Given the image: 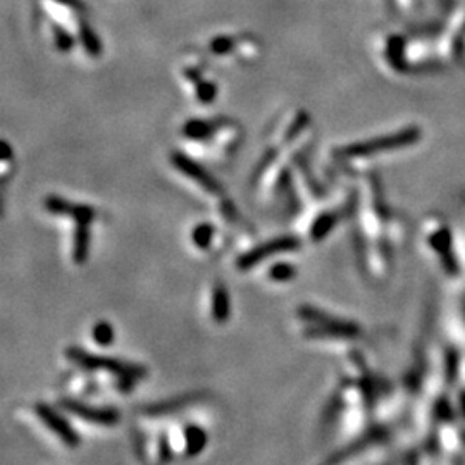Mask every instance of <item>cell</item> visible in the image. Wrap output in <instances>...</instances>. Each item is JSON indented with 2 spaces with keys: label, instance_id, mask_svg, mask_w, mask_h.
I'll list each match as a JSON object with an SVG mask.
<instances>
[{
  "label": "cell",
  "instance_id": "3",
  "mask_svg": "<svg viewBox=\"0 0 465 465\" xmlns=\"http://www.w3.org/2000/svg\"><path fill=\"white\" fill-rule=\"evenodd\" d=\"M296 319L302 326L303 336L309 340L348 341L357 340V336L362 333L359 324L353 321L338 317L309 303H303L296 309Z\"/></svg>",
  "mask_w": 465,
  "mask_h": 465
},
{
  "label": "cell",
  "instance_id": "17",
  "mask_svg": "<svg viewBox=\"0 0 465 465\" xmlns=\"http://www.w3.org/2000/svg\"><path fill=\"white\" fill-rule=\"evenodd\" d=\"M191 90H193V95L197 102H200L202 106H211L219 95V88L218 83L209 79L207 76L200 78L198 82H195L193 85H190Z\"/></svg>",
  "mask_w": 465,
  "mask_h": 465
},
{
  "label": "cell",
  "instance_id": "13",
  "mask_svg": "<svg viewBox=\"0 0 465 465\" xmlns=\"http://www.w3.org/2000/svg\"><path fill=\"white\" fill-rule=\"evenodd\" d=\"M241 38L236 35H218V37L211 38L207 44V52L212 57H234L238 59L240 55V47H241Z\"/></svg>",
  "mask_w": 465,
  "mask_h": 465
},
{
  "label": "cell",
  "instance_id": "14",
  "mask_svg": "<svg viewBox=\"0 0 465 465\" xmlns=\"http://www.w3.org/2000/svg\"><path fill=\"white\" fill-rule=\"evenodd\" d=\"M48 38H50L55 50L62 52V54L71 52L73 47L76 45V41H78L75 31H71L68 26H64V24L52 19H48Z\"/></svg>",
  "mask_w": 465,
  "mask_h": 465
},
{
  "label": "cell",
  "instance_id": "12",
  "mask_svg": "<svg viewBox=\"0 0 465 465\" xmlns=\"http://www.w3.org/2000/svg\"><path fill=\"white\" fill-rule=\"evenodd\" d=\"M209 445V435L205 429L200 426L190 424L183 429V453L184 457L191 459V457L200 455Z\"/></svg>",
  "mask_w": 465,
  "mask_h": 465
},
{
  "label": "cell",
  "instance_id": "7",
  "mask_svg": "<svg viewBox=\"0 0 465 465\" xmlns=\"http://www.w3.org/2000/svg\"><path fill=\"white\" fill-rule=\"evenodd\" d=\"M44 209L50 216L69 219L73 222V228H78V226H88V228H92V225L99 218V211L93 205L66 200V198L59 197V195H48V197H45Z\"/></svg>",
  "mask_w": 465,
  "mask_h": 465
},
{
  "label": "cell",
  "instance_id": "9",
  "mask_svg": "<svg viewBox=\"0 0 465 465\" xmlns=\"http://www.w3.org/2000/svg\"><path fill=\"white\" fill-rule=\"evenodd\" d=\"M205 398L204 393L200 391H193V393H187V395H178V397L167 398V400H160L155 401V404L146 405L145 408H142V415L145 417H152V419H162V417H169V415L178 414V412H183L187 408H190L191 405L198 404Z\"/></svg>",
  "mask_w": 465,
  "mask_h": 465
},
{
  "label": "cell",
  "instance_id": "18",
  "mask_svg": "<svg viewBox=\"0 0 465 465\" xmlns=\"http://www.w3.org/2000/svg\"><path fill=\"white\" fill-rule=\"evenodd\" d=\"M296 276V265L292 262H276L269 267L267 278L272 283H288Z\"/></svg>",
  "mask_w": 465,
  "mask_h": 465
},
{
  "label": "cell",
  "instance_id": "4",
  "mask_svg": "<svg viewBox=\"0 0 465 465\" xmlns=\"http://www.w3.org/2000/svg\"><path fill=\"white\" fill-rule=\"evenodd\" d=\"M302 247V240L295 234H281V236L271 238V240H265L262 243L254 245L252 248L245 250L240 257L236 258L234 265L238 267V271L247 272L252 271L254 267H257L262 262L269 260L272 257H278L281 254H292V252L300 250Z\"/></svg>",
  "mask_w": 465,
  "mask_h": 465
},
{
  "label": "cell",
  "instance_id": "16",
  "mask_svg": "<svg viewBox=\"0 0 465 465\" xmlns=\"http://www.w3.org/2000/svg\"><path fill=\"white\" fill-rule=\"evenodd\" d=\"M216 236H218V228H216V226L209 221L195 225L190 233L191 245H193V247L200 252L211 250L212 245H214Z\"/></svg>",
  "mask_w": 465,
  "mask_h": 465
},
{
  "label": "cell",
  "instance_id": "2",
  "mask_svg": "<svg viewBox=\"0 0 465 465\" xmlns=\"http://www.w3.org/2000/svg\"><path fill=\"white\" fill-rule=\"evenodd\" d=\"M64 355L69 362L75 363L76 367L90 372H104L114 377L117 390L122 393H129L133 388L138 386L140 381L145 379L146 369L142 363L126 362L122 359L109 355H99V353H90L88 350L79 347H69L64 350Z\"/></svg>",
  "mask_w": 465,
  "mask_h": 465
},
{
  "label": "cell",
  "instance_id": "15",
  "mask_svg": "<svg viewBox=\"0 0 465 465\" xmlns=\"http://www.w3.org/2000/svg\"><path fill=\"white\" fill-rule=\"evenodd\" d=\"M76 38L82 44L86 55H90L92 59H97L102 55V41H100V38L97 37V33L93 31V28L90 26L86 19H83L79 23L78 30H76Z\"/></svg>",
  "mask_w": 465,
  "mask_h": 465
},
{
  "label": "cell",
  "instance_id": "19",
  "mask_svg": "<svg viewBox=\"0 0 465 465\" xmlns=\"http://www.w3.org/2000/svg\"><path fill=\"white\" fill-rule=\"evenodd\" d=\"M92 338L99 347L107 348L114 343V328L106 321H99L92 328Z\"/></svg>",
  "mask_w": 465,
  "mask_h": 465
},
{
  "label": "cell",
  "instance_id": "11",
  "mask_svg": "<svg viewBox=\"0 0 465 465\" xmlns=\"http://www.w3.org/2000/svg\"><path fill=\"white\" fill-rule=\"evenodd\" d=\"M211 317L218 324H226L231 317V298L222 281L216 283L211 290Z\"/></svg>",
  "mask_w": 465,
  "mask_h": 465
},
{
  "label": "cell",
  "instance_id": "6",
  "mask_svg": "<svg viewBox=\"0 0 465 465\" xmlns=\"http://www.w3.org/2000/svg\"><path fill=\"white\" fill-rule=\"evenodd\" d=\"M61 408L73 417L86 422V424L99 426V428H114L121 422V414L113 407L92 405L78 398L66 397L61 400Z\"/></svg>",
  "mask_w": 465,
  "mask_h": 465
},
{
  "label": "cell",
  "instance_id": "10",
  "mask_svg": "<svg viewBox=\"0 0 465 465\" xmlns=\"http://www.w3.org/2000/svg\"><path fill=\"white\" fill-rule=\"evenodd\" d=\"M341 216H343L341 209H328V211L319 212L309 226L310 241L321 243L323 240H326L330 233H333V229L336 228L338 222L341 221Z\"/></svg>",
  "mask_w": 465,
  "mask_h": 465
},
{
  "label": "cell",
  "instance_id": "8",
  "mask_svg": "<svg viewBox=\"0 0 465 465\" xmlns=\"http://www.w3.org/2000/svg\"><path fill=\"white\" fill-rule=\"evenodd\" d=\"M33 412L38 421H40V424H44L45 429L50 431L62 445L69 446V448L79 446L82 438H79L78 431L73 428L71 422L57 408H54L48 404H44V401H38V404L33 405Z\"/></svg>",
  "mask_w": 465,
  "mask_h": 465
},
{
  "label": "cell",
  "instance_id": "1",
  "mask_svg": "<svg viewBox=\"0 0 465 465\" xmlns=\"http://www.w3.org/2000/svg\"><path fill=\"white\" fill-rule=\"evenodd\" d=\"M241 128L231 119H202L191 117L181 126V136L188 145L198 150L207 149L209 157L229 159L241 142Z\"/></svg>",
  "mask_w": 465,
  "mask_h": 465
},
{
  "label": "cell",
  "instance_id": "5",
  "mask_svg": "<svg viewBox=\"0 0 465 465\" xmlns=\"http://www.w3.org/2000/svg\"><path fill=\"white\" fill-rule=\"evenodd\" d=\"M171 166L178 171L183 178H187L190 183H193V187H197L202 193L209 195L211 198H214L218 204H221L222 200H226L225 190H222V184L212 176L211 173L204 169L200 164L195 159H191L188 153L176 152L171 153Z\"/></svg>",
  "mask_w": 465,
  "mask_h": 465
}]
</instances>
